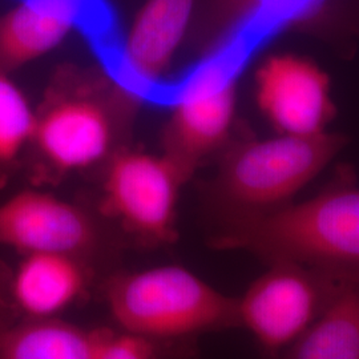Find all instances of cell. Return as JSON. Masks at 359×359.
<instances>
[{
  "mask_svg": "<svg viewBox=\"0 0 359 359\" xmlns=\"http://www.w3.org/2000/svg\"><path fill=\"white\" fill-rule=\"evenodd\" d=\"M102 292L118 329L160 348L240 327L237 297L218 292L177 265L112 271L104 278Z\"/></svg>",
  "mask_w": 359,
  "mask_h": 359,
  "instance_id": "obj_2",
  "label": "cell"
},
{
  "mask_svg": "<svg viewBox=\"0 0 359 359\" xmlns=\"http://www.w3.org/2000/svg\"><path fill=\"white\" fill-rule=\"evenodd\" d=\"M274 359H359V283H346L329 308Z\"/></svg>",
  "mask_w": 359,
  "mask_h": 359,
  "instance_id": "obj_14",
  "label": "cell"
},
{
  "mask_svg": "<svg viewBox=\"0 0 359 359\" xmlns=\"http://www.w3.org/2000/svg\"><path fill=\"white\" fill-rule=\"evenodd\" d=\"M345 285L297 264H270L244 295L237 297L238 325L252 333L270 358H277L329 308Z\"/></svg>",
  "mask_w": 359,
  "mask_h": 359,
  "instance_id": "obj_9",
  "label": "cell"
},
{
  "mask_svg": "<svg viewBox=\"0 0 359 359\" xmlns=\"http://www.w3.org/2000/svg\"><path fill=\"white\" fill-rule=\"evenodd\" d=\"M97 271L75 257L35 253L13 271L11 295L20 318H57L88 295Z\"/></svg>",
  "mask_w": 359,
  "mask_h": 359,
  "instance_id": "obj_13",
  "label": "cell"
},
{
  "mask_svg": "<svg viewBox=\"0 0 359 359\" xmlns=\"http://www.w3.org/2000/svg\"><path fill=\"white\" fill-rule=\"evenodd\" d=\"M197 0H147L109 77L137 103L154 104L168 71L189 34Z\"/></svg>",
  "mask_w": 359,
  "mask_h": 359,
  "instance_id": "obj_11",
  "label": "cell"
},
{
  "mask_svg": "<svg viewBox=\"0 0 359 359\" xmlns=\"http://www.w3.org/2000/svg\"><path fill=\"white\" fill-rule=\"evenodd\" d=\"M191 177L167 154L118 149L107 161L100 215L142 246L173 244L180 193Z\"/></svg>",
  "mask_w": 359,
  "mask_h": 359,
  "instance_id": "obj_6",
  "label": "cell"
},
{
  "mask_svg": "<svg viewBox=\"0 0 359 359\" xmlns=\"http://www.w3.org/2000/svg\"><path fill=\"white\" fill-rule=\"evenodd\" d=\"M35 117L23 90L0 72V165L13 164L31 144Z\"/></svg>",
  "mask_w": 359,
  "mask_h": 359,
  "instance_id": "obj_16",
  "label": "cell"
},
{
  "mask_svg": "<svg viewBox=\"0 0 359 359\" xmlns=\"http://www.w3.org/2000/svg\"><path fill=\"white\" fill-rule=\"evenodd\" d=\"M67 77L36 109L31 145L53 175H65L108 161L118 149L123 123L137 102L116 83Z\"/></svg>",
  "mask_w": 359,
  "mask_h": 359,
  "instance_id": "obj_5",
  "label": "cell"
},
{
  "mask_svg": "<svg viewBox=\"0 0 359 359\" xmlns=\"http://www.w3.org/2000/svg\"><path fill=\"white\" fill-rule=\"evenodd\" d=\"M341 135H281L245 137L221 151L215 179L206 187L208 204L218 222L287 205L344 148Z\"/></svg>",
  "mask_w": 359,
  "mask_h": 359,
  "instance_id": "obj_3",
  "label": "cell"
},
{
  "mask_svg": "<svg viewBox=\"0 0 359 359\" xmlns=\"http://www.w3.org/2000/svg\"><path fill=\"white\" fill-rule=\"evenodd\" d=\"M93 359H163L160 347L121 329H92Z\"/></svg>",
  "mask_w": 359,
  "mask_h": 359,
  "instance_id": "obj_17",
  "label": "cell"
},
{
  "mask_svg": "<svg viewBox=\"0 0 359 359\" xmlns=\"http://www.w3.org/2000/svg\"><path fill=\"white\" fill-rule=\"evenodd\" d=\"M357 7L355 0H200L188 35L203 57L236 35L258 48L290 29L317 35L355 32Z\"/></svg>",
  "mask_w": 359,
  "mask_h": 359,
  "instance_id": "obj_7",
  "label": "cell"
},
{
  "mask_svg": "<svg viewBox=\"0 0 359 359\" xmlns=\"http://www.w3.org/2000/svg\"><path fill=\"white\" fill-rule=\"evenodd\" d=\"M0 359H93V335L59 317L20 318L0 335Z\"/></svg>",
  "mask_w": 359,
  "mask_h": 359,
  "instance_id": "obj_15",
  "label": "cell"
},
{
  "mask_svg": "<svg viewBox=\"0 0 359 359\" xmlns=\"http://www.w3.org/2000/svg\"><path fill=\"white\" fill-rule=\"evenodd\" d=\"M256 99L281 135H320L335 115L329 76L314 62L292 53L271 55L258 67Z\"/></svg>",
  "mask_w": 359,
  "mask_h": 359,
  "instance_id": "obj_12",
  "label": "cell"
},
{
  "mask_svg": "<svg viewBox=\"0 0 359 359\" xmlns=\"http://www.w3.org/2000/svg\"><path fill=\"white\" fill-rule=\"evenodd\" d=\"M210 245L359 283V188L346 173L304 203L221 221Z\"/></svg>",
  "mask_w": 359,
  "mask_h": 359,
  "instance_id": "obj_1",
  "label": "cell"
},
{
  "mask_svg": "<svg viewBox=\"0 0 359 359\" xmlns=\"http://www.w3.org/2000/svg\"><path fill=\"white\" fill-rule=\"evenodd\" d=\"M0 245L26 255L75 257L99 271L114 241L102 219L51 193L26 189L0 204Z\"/></svg>",
  "mask_w": 359,
  "mask_h": 359,
  "instance_id": "obj_10",
  "label": "cell"
},
{
  "mask_svg": "<svg viewBox=\"0 0 359 359\" xmlns=\"http://www.w3.org/2000/svg\"><path fill=\"white\" fill-rule=\"evenodd\" d=\"M79 31L100 63L120 51L116 18L105 0H20L0 15V72L38 60Z\"/></svg>",
  "mask_w": 359,
  "mask_h": 359,
  "instance_id": "obj_8",
  "label": "cell"
},
{
  "mask_svg": "<svg viewBox=\"0 0 359 359\" xmlns=\"http://www.w3.org/2000/svg\"><path fill=\"white\" fill-rule=\"evenodd\" d=\"M11 277L13 271L0 262V335L20 320L11 295Z\"/></svg>",
  "mask_w": 359,
  "mask_h": 359,
  "instance_id": "obj_18",
  "label": "cell"
},
{
  "mask_svg": "<svg viewBox=\"0 0 359 359\" xmlns=\"http://www.w3.org/2000/svg\"><path fill=\"white\" fill-rule=\"evenodd\" d=\"M255 51L244 39H229L158 90L154 105L170 109L163 154L189 176L229 142L237 79Z\"/></svg>",
  "mask_w": 359,
  "mask_h": 359,
  "instance_id": "obj_4",
  "label": "cell"
}]
</instances>
